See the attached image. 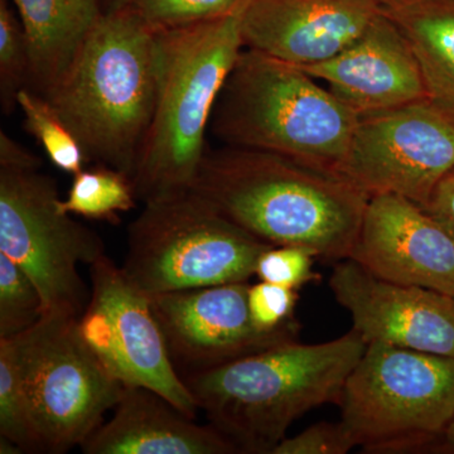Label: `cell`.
<instances>
[{
	"label": "cell",
	"instance_id": "obj_1",
	"mask_svg": "<svg viewBox=\"0 0 454 454\" xmlns=\"http://www.w3.org/2000/svg\"><path fill=\"white\" fill-rule=\"evenodd\" d=\"M191 191L273 247L348 259L370 196L346 179L269 152L207 149Z\"/></svg>",
	"mask_w": 454,
	"mask_h": 454
},
{
	"label": "cell",
	"instance_id": "obj_2",
	"mask_svg": "<svg viewBox=\"0 0 454 454\" xmlns=\"http://www.w3.org/2000/svg\"><path fill=\"white\" fill-rule=\"evenodd\" d=\"M367 342L352 328L328 342L297 340L184 376L200 411L240 453L271 454L295 420L340 404Z\"/></svg>",
	"mask_w": 454,
	"mask_h": 454
},
{
	"label": "cell",
	"instance_id": "obj_3",
	"mask_svg": "<svg viewBox=\"0 0 454 454\" xmlns=\"http://www.w3.org/2000/svg\"><path fill=\"white\" fill-rule=\"evenodd\" d=\"M157 33L133 5L104 13L55 88L43 95L86 162L133 178L157 92Z\"/></svg>",
	"mask_w": 454,
	"mask_h": 454
},
{
	"label": "cell",
	"instance_id": "obj_4",
	"mask_svg": "<svg viewBox=\"0 0 454 454\" xmlns=\"http://www.w3.org/2000/svg\"><path fill=\"white\" fill-rule=\"evenodd\" d=\"M241 11L155 31L154 112L131 178L140 201L192 188L208 149L206 134L217 98L244 49Z\"/></svg>",
	"mask_w": 454,
	"mask_h": 454
},
{
	"label": "cell",
	"instance_id": "obj_5",
	"mask_svg": "<svg viewBox=\"0 0 454 454\" xmlns=\"http://www.w3.org/2000/svg\"><path fill=\"white\" fill-rule=\"evenodd\" d=\"M358 119L298 66L243 49L208 130L223 145L283 155L336 175Z\"/></svg>",
	"mask_w": 454,
	"mask_h": 454
},
{
	"label": "cell",
	"instance_id": "obj_6",
	"mask_svg": "<svg viewBox=\"0 0 454 454\" xmlns=\"http://www.w3.org/2000/svg\"><path fill=\"white\" fill-rule=\"evenodd\" d=\"M273 245L245 231L193 191L152 200L128 229L122 271L152 295L247 282Z\"/></svg>",
	"mask_w": 454,
	"mask_h": 454
},
{
	"label": "cell",
	"instance_id": "obj_7",
	"mask_svg": "<svg viewBox=\"0 0 454 454\" xmlns=\"http://www.w3.org/2000/svg\"><path fill=\"white\" fill-rule=\"evenodd\" d=\"M340 405V423L366 452L433 450L454 417V358L367 343Z\"/></svg>",
	"mask_w": 454,
	"mask_h": 454
},
{
	"label": "cell",
	"instance_id": "obj_8",
	"mask_svg": "<svg viewBox=\"0 0 454 454\" xmlns=\"http://www.w3.org/2000/svg\"><path fill=\"white\" fill-rule=\"evenodd\" d=\"M40 168L0 166V253L35 284L43 317L79 319L90 300L79 265L103 258L106 245L59 208L55 179Z\"/></svg>",
	"mask_w": 454,
	"mask_h": 454
},
{
	"label": "cell",
	"instance_id": "obj_9",
	"mask_svg": "<svg viewBox=\"0 0 454 454\" xmlns=\"http://www.w3.org/2000/svg\"><path fill=\"white\" fill-rule=\"evenodd\" d=\"M11 340L42 452L82 447L118 404L125 385L89 348L74 317L44 316Z\"/></svg>",
	"mask_w": 454,
	"mask_h": 454
},
{
	"label": "cell",
	"instance_id": "obj_10",
	"mask_svg": "<svg viewBox=\"0 0 454 454\" xmlns=\"http://www.w3.org/2000/svg\"><path fill=\"white\" fill-rule=\"evenodd\" d=\"M454 170V118L430 98L360 116L336 176L370 197L390 193L420 207Z\"/></svg>",
	"mask_w": 454,
	"mask_h": 454
},
{
	"label": "cell",
	"instance_id": "obj_11",
	"mask_svg": "<svg viewBox=\"0 0 454 454\" xmlns=\"http://www.w3.org/2000/svg\"><path fill=\"white\" fill-rule=\"evenodd\" d=\"M90 274V300L79 318L83 340L125 387H148L196 419L199 406L170 358L151 297L106 255Z\"/></svg>",
	"mask_w": 454,
	"mask_h": 454
},
{
	"label": "cell",
	"instance_id": "obj_12",
	"mask_svg": "<svg viewBox=\"0 0 454 454\" xmlns=\"http://www.w3.org/2000/svg\"><path fill=\"white\" fill-rule=\"evenodd\" d=\"M247 282L152 295V309L181 378L297 340L298 331L260 333L247 306Z\"/></svg>",
	"mask_w": 454,
	"mask_h": 454
},
{
	"label": "cell",
	"instance_id": "obj_13",
	"mask_svg": "<svg viewBox=\"0 0 454 454\" xmlns=\"http://www.w3.org/2000/svg\"><path fill=\"white\" fill-rule=\"evenodd\" d=\"M334 298L367 343L382 342L454 358V297L434 289L387 282L351 259L330 278Z\"/></svg>",
	"mask_w": 454,
	"mask_h": 454
},
{
	"label": "cell",
	"instance_id": "obj_14",
	"mask_svg": "<svg viewBox=\"0 0 454 454\" xmlns=\"http://www.w3.org/2000/svg\"><path fill=\"white\" fill-rule=\"evenodd\" d=\"M348 259L387 282L454 297V241L428 212L404 197H370Z\"/></svg>",
	"mask_w": 454,
	"mask_h": 454
},
{
	"label": "cell",
	"instance_id": "obj_15",
	"mask_svg": "<svg viewBox=\"0 0 454 454\" xmlns=\"http://www.w3.org/2000/svg\"><path fill=\"white\" fill-rule=\"evenodd\" d=\"M298 67L317 82L327 83L334 97L358 116L429 98L411 42L381 11L339 55Z\"/></svg>",
	"mask_w": 454,
	"mask_h": 454
},
{
	"label": "cell",
	"instance_id": "obj_16",
	"mask_svg": "<svg viewBox=\"0 0 454 454\" xmlns=\"http://www.w3.org/2000/svg\"><path fill=\"white\" fill-rule=\"evenodd\" d=\"M380 0H247L244 49L295 66L324 62L357 40L380 13Z\"/></svg>",
	"mask_w": 454,
	"mask_h": 454
},
{
	"label": "cell",
	"instance_id": "obj_17",
	"mask_svg": "<svg viewBox=\"0 0 454 454\" xmlns=\"http://www.w3.org/2000/svg\"><path fill=\"white\" fill-rule=\"evenodd\" d=\"M85 454H234L214 426H200L155 391L124 387L112 419L82 446Z\"/></svg>",
	"mask_w": 454,
	"mask_h": 454
},
{
	"label": "cell",
	"instance_id": "obj_18",
	"mask_svg": "<svg viewBox=\"0 0 454 454\" xmlns=\"http://www.w3.org/2000/svg\"><path fill=\"white\" fill-rule=\"evenodd\" d=\"M31 59L29 88L46 95L67 73L104 12L98 0H12Z\"/></svg>",
	"mask_w": 454,
	"mask_h": 454
},
{
	"label": "cell",
	"instance_id": "obj_19",
	"mask_svg": "<svg viewBox=\"0 0 454 454\" xmlns=\"http://www.w3.org/2000/svg\"><path fill=\"white\" fill-rule=\"evenodd\" d=\"M411 42L430 100L454 118V0H381Z\"/></svg>",
	"mask_w": 454,
	"mask_h": 454
},
{
	"label": "cell",
	"instance_id": "obj_20",
	"mask_svg": "<svg viewBox=\"0 0 454 454\" xmlns=\"http://www.w3.org/2000/svg\"><path fill=\"white\" fill-rule=\"evenodd\" d=\"M136 200L133 182L128 176L97 164L74 176L67 199L59 200V208L66 214L116 225L121 214L136 207Z\"/></svg>",
	"mask_w": 454,
	"mask_h": 454
},
{
	"label": "cell",
	"instance_id": "obj_21",
	"mask_svg": "<svg viewBox=\"0 0 454 454\" xmlns=\"http://www.w3.org/2000/svg\"><path fill=\"white\" fill-rule=\"evenodd\" d=\"M17 106L23 114L25 129L40 143L53 166L73 176L82 172L86 163L82 145L50 101L25 88L18 92Z\"/></svg>",
	"mask_w": 454,
	"mask_h": 454
},
{
	"label": "cell",
	"instance_id": "obj_22",
	"mask_svg": "<svg viewBox=\"0 0 454 454\" xmlns=\"http://www.w3.org/2000/svg\"><path fill=\"white\" fill-rule=\"evenodd\" d=\"M0 437L25 452H42L13 340H0Z\"/></svg>",
	"mask_w": 454,
	"mask_h": 454
},
{
	"label": "cell",
	"instance_id": "obj_23",
	"mask_svg": "<svg viewBox=\"0 0 454 454\" xmlns=\"http://www.w3.org/2000/svg\"><path fill=\"white\" fill-rule=\"evenodd\" d=\"M43 318V300L31 278L0 253V340L32 330Z\"/></svg>",
	"mask_w": 454,
	"mask_h": 454
},
{
	"label": "cell",
	"instance_id": "obj_24",
	"mask_svg": "<svg viewBox=\"0 0 454 454\" xmlns=\"http://www.w3.org/2000/svg\"><path fill=\"white\" fill-rule=\"evenodd\" d=\"M31 59L25 29L8 0H0V98L3 112L17 106L20 90L29 88Z\"/></svg>",
	"mask_w": 454,
	"mask_h": 454
},
{
	"label": "cell",
	"instance_id": "obj_25",
	"mask_svg": "<svg viewBox=\"0 0 454 454\" xmlns=\"http://www.w3.org/2000/svg\"><path fill=\"white\" fill-rule=\"evenodd\" d=\"M247 0H137L133 7L154 31L177 28L240 12Z\"/></svg>",
	"mask_w": 454,
	"mask_h": 454
},
{
	"label": "cell",
	"instance_id": "obj_26",
	"mask_svg": "<svg viewBox=\"0 0 454 454\" xmlns=\"http://www.w3.org/2000/svg\"><path fill=\"white\" fill-rule=\"evenodd\" d=\"M298 300L300 295L295 289L262 280L247 289L250 316L260 333H274L300 328L294 321Z\"/></svg>",
	"mask_w": 454,
	"mask_h": 454
},
{
	"label": "cell",
	"instance_id": "obj_27",
	"mask_svg": "<svg viewBox=\"0 0 454 454\" xmlns=\"http://www.w3.org/2000/svg\"><path fill=\"white\" fill-rule=\"evenodd\" d=\"M316 259V254L306 247H270L259 256L255 276L262 282L298 291L307 283L321 279L313 270Z\"/></svg>",
	"mask_w": 454,
	"mask_h": 454
},
{
	"label": "cell",
	"instance_id": "obj_28",
	"mask_svg": "<svg viewBox=\"0 0 454 454\" xmlns=\"http://www.w3.org/2000/svg\"><path fill=\"white\" fill-rule=\"evenodd\" d=\"M355 447L342 423L322 422L284 438L271 454H345Z\"/></svg>",
	"mask_w": 454,
	"mask_h": 454
},
{
	"label": "cell",
	"instance_id": "obj_29",
	"mask_svg": "<svg viewBox=\"0 0 454 454\" xmlns=\"http://www.w3.org/2000/svg\"><path fill=\"white\" fill-rule=\"evenodd\" d=\"M423 208L437 220L454 241V170L442 179Z\"/></svg>",
	"mask_w": 454,
	"mask_h": 454
},
{
	"label": "cell",
	"instance_id": "obj_30",
	"mask_svg": "<svg viewBox=\"0 0 454 454\" xmlns=\"http://www.w3.org/2000/svg\"><path fill=\"white\" fill-rule=\"evenodd\" d=\"M41 160L27 151L7 133H0V166L3 167H41Z\"/></svg>",
	"mask_w": 454,
	"mask_h": 454
},
{
	"label": "cell",
	"instance_id": "obj_31",
	"mask_svg": "<svg viewBox=\"0 0 454 454\" xmlns=\"http://www.w3.org/2000/svg\"><path fill=\"white\" fill-rule=\"evenodd\" d=\"M433 450H439L438 452L454 454V417Z\"/></svg>",
	"mask_w": 454,
	"mask_h": 454
},
{
	"label": "cell",
	"instance_id": "obj_32",
	"mask_svg": "<svg viewBox=\"0 0 454 454\" xmlns=\"http://www.w3.org/2000/svg\"><path fill=\"white\" fill-rule=\"evenodd\" d=\"M104 13L119 11V9L130 7L137 0H98Z\"/></svg>",
	"mask_w": 454,
	"mask_h": 454
},
{
	"label": "cell",
	"instance_id": "obj_33",
	"mask_svg": "<svg viewBox=\"0 0 454 454\" xmlns=\"http://www.w3.org/2000/svg\"><path fill=\"white\" fill-rule=\"evenodd\" d=\"M0 453L18 454L23 453V450L14 442L9 441L8 438L0 437Z\"/></svg>",
	"mask_w": 454,
	"mask_h": 454
},
{
	"label": "cell",
	"instance_id": "obj_34",
	"mask_svg": "<svg viewBox=\"0 0 454 454\" xmlns=\"http://www.w3.org/2000/svg\"><path fill=\"white\" fill-rule=\"evenodd\" d=\"M380 2H381V0H380Z\"/></svg>",
	"mask_w": 454,
	"mask_h": 454
}]
</instances>
